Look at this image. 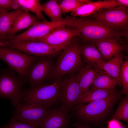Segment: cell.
I'll return each mask as SVG.
<instances>
[{
    "instance_id": "3957f363",
    "label": "cell",
    "mask_w": 128,
    "mask_h": 128,
    "mask_svg": "<svg viewBox=\"0 0 128 128\" xmlns=\"http://www.w3.org/2000/svg\"><path fill=\"white\" fill-rule=\"evenodd\" d=\"M122 93L117 91L106 97L97 100L87 104H78L73 110L75 116L82 122H87L98 120L112 108Z\"/></svg>"
},
{
    "instance_id": "52a82bcc",
    "label": "cell",
    "mask_w": 128,
    "mask_h": 128,
    "mask_svg": "<svg viewBox=\"0 0 128 128\" xmlns=\"http://www.w3.org/2000/svg\"><path fill=\"white\" fill-rule=\"evenodd\" d=\"M25 81L9 68L2 69L0 73V98L20 103L23 97V87Z\"/></svg>"
},
{
    "instance_id": "5b68a950",
    "label": "cell",
    "mask_w": 128,
    "mask_h": 128,
    "mask_svg": "<svg viewBox=\"0 0 128 128\" xmlns=\"http://www.w3.org/2000/svg\"><path fill=\"white\" fill-rule=\"evenodd\" d=\"M14 107L12 118L23 122L35 128H39L43 120L50 112L51 107L40 103L25 104L11 103Z\"/></svg>"
},
{
    "instance_id": "ffe728a7",
    "label": "cell",
    "mask_w": 128,
    "mask_h": 128,
    "mask_svg": "<svg viewBox=\"0 0 128 128\" xmlns=\"http://www.w3.org/2000/svg\"><path fill=\"white\" fill-rule=\"evenodd\" d=\"M22 10L19 8L8 12H0V42L7 41L6 36L13 26L17 16Z\"/></svg>"
},
{
    "instance_id": "836d02e7",
    "label": "cell",
    "mask_w": 128,
    "mask_h": 128,
    "mask_svg": "<svg viewBox=\"0 0 128 128\" xmlns=\"http://www.w3.org/2000/svg\"><path fill=\"white\" fill-rule=\"evenodd\" d=\"M119 128H126L122 124Z\"/></svg>"
},
{
    "instance_id": "4dcf8cb0",
    "label": "cell",
    "mask_w": 128,
    "mask_h": 128,
    "mask_svg": "<svg viewBox=\"0 0 128 128\" xmlns=\"http://www.w3.org/2000/svg\"><path fill=\"white\" fill-rule=\"evenodd\" d=\"M122 124L118 120L113 119L109 121L108 128H119Z\"/></svg>"
},
{
    "instance_id": "ba28073f",
    "label": "cell",
    "mask_w": 128,
    "mask_h": 128,
    "mask_svg": "<svg viewBox=\"0 0 128 128\" xmlns=\"http://www.w3.org/2000/svg\"><path fill=\"white\" fill-rule=\"evenodd\" d=\"M53 57H40L29 66L25 80L30 87L45 83L46 81L52 78L55 63Z\"/></svg>"
},
{
    "instance_id": "83f0119b",
    "label": "cell",
    "mask_w": 128,
    "mask_h": 128,
    "mask_svg": "<svg viewBox=\"0 0 128 128\" xmlns=\"http://www.w3.org/2000/svg\"><path fill=\"white\" fill-rule=\"evenodd\" d=\"M119 77L123 89L122 94L127 96L128 93V60L126 58L121 65Z\"/></svg>"
},
{
    "instance_id": "cb8c5ba5",
    "label": "cell",
    "mask_w": 128,
    "mask_h": 128,
    "mask_svg": "<svg viewBox=\"0 0 128 128\" xmlns=\"http://www.w3.org/2000/svg\"><path fill=\"white\" fill-rule=\"evenodd\" d=\"M18 5L19 8L23 11H30L35 14L42 22L48 21L42 13V8L39 0H14Z\"/></svg>"
},
{
    "instance_id": "6da1fadb",
    "label": "cell",
    "mask_w": 128,
    "mask_h": 128,
    "mask_svg": "<svg viewBox=\"0 0 128 128\" xmlns=\"http://www.w3.org/2000/svg\"><path fill=\"white\" fill-rule=\"evenodd\" d=\"M65 25L77 30L80 37L85 42L96 41L111 38H126L124 35L114 31L99 21L90 18H77L67 16L64 18Z\"/></svg>"
},
{
    "instance_id": "30bf717a",
    "label": "cell",
    "mask_w": 128,
    "mask_h": 128,
    "mask_svg": "<svg viewBox=\"0 0 128 128\" xmlns=\"http://www.w3.org/2000/svg\"><path fill=\"white\" fill-rule=\"evenodd\" d=\"M70 74L62 80L59 97L61 104L60 107L68 113L73 110L77 105L80 94L79 81L76 73Z\"/></svg>"
},
{
    "instance_id": "44dd1931",
    "label": "cell",
    "mask_w": 128,
    "mask_h": 128,
    "mask_svg": "<svg viewBox=\"0 0 128 128\" xmlns=\"http://www.w3.org/2000/svg\"><path fill=\"white\" fill-rule=\"evenodd\" d=\"M117 84L120 85L118 81L112 78L106 72L100 69L89 90H114Z\"/></svg>"
},
{
    "instance_id": "8992f818",
    "label": "cell",
    "mask_w": 128,
    "mask_h": 128,
    "mask_svg": "<svg viewBox=\"0 0 128 128\" xmlns=\"http://www.w3.org/2000/svg\"><path fill=\"white\" fill-rule=\"evenodd\" d=\"M128 7L119 6L105 9L89 16L128 37Z\"/></svg>"
},
{
    "instance_id": "7a4b0ae2",
    "label": "cell",
    "mask_w": 128,
    "mask_h": 128,
    "mask_svg": "<svg viewBox=\"0 0 128 128\" xmlns=\"http://www.w3.org/2000/svg\"><path fill=\"white\" fill-rule=\"evenodd\" d=\"M80 46L77 40L74 39L59 53L52 78L56 80L67 73L77 72L82 68Z\"/></svg>"
},
{
    "instance_id": "f546056e",
    "label": "cell",
    "mask_w": 128,
    "mask_h": 128,
    "mask_svg": "<svg viewBox=\"0 0 128 128\" xmlns=\"http://www.w3.org/2000/svg\"><path fill=\"white\" fill-rule=\"evenodd\" d=\"M18 8V5L14 0H0V12H8Z\"/></svg>"
},
{
    "instance_id": "ac0fdd59",
    "label": "cell",
    "mask_w": 128,
    "mask_h": 128,
    "mask_svg": "<svg viewBox=\"0 0 128 128\" xmlns=\"http://www.w3.org/2000/svg\"><path fill=\"white\" fill-rule=\"evenodd\" d=\"M100 69L97 66L88 65L82 68L77 71L76 75L80 89L79 98L89 90Z\"/></svg>"
},
{
    "instance_id": "8fae6325",
    "label": "cell",
    "mask_w": 128,
    "mask_h": 128,
    "mask_svg": "<svg viewBox=\"0 0 128 128\" xmlns=\"http://www.w3.org/2000/svg\"><path fill=\"white\" fill-rule=\"evenodd\" d=\"M80 36L78 30L64 26L56 28L43 37L32 41L46 43L60 52L74 39L75 37Z\"/></svg>"
},
{
    "instance_id": "484cf974",
    "label": "cell",
    "mask_w": 128,
    "mask_h": 128,
    "mask_svg": "<svg viewBox=\"0 0 128 128\" xmlns=\"http://www.w3.org/2000/svg\"><path fill=\"white\" fill-rule=\"evenodd\" d=\"M89 0H58L61 14L76 10L79 7L89 3Z\"/></svg>"
},
{
    "instance_id": "603a6c76",
    "label": "cell",
    "mask_w": 128,
    "mask_h": 128,
    "mask_svg": "<svg viewBox=\"0 0 128 128\" xmlns=\"http://www.w3.org/2000/svg\"><path fill=\"white\" fill-rule=\"evenodd\" d=\"M116 91L101 89L89 90L79 99L78 104H84L105 98Z\"/></svg>"
},
{
    "instance_id": "e0dca14e",
    "label": "cell",
    "mask_w": 128,
    "mask_h": 128,
    "mask_svg": "<svg viewBox=\"0 0 128 128\" xmlns=\"http://www.w3.org/2000/svg\"><path fill=\"white\" fill-rule=\"evenodd\" d=\"M36 15H32L29 11L22 10L17 16L13 26L6 36L8 41L21 31L40 22Z\"/></svg>"
},
{
    "instance_id": "5bb4252c",
    "label": "cell",
    "mask_w": 128,
    "mask_h": 128,
    "mask_svg": "<svg viewBox=\"0 0 128 128\" xmlns=\"http://www.w3.org/2000/svg\"><path fill=\"white\" fill-rule=\"evenodd\" d=\"M71 117L60 106L52 108L39 128H70Z\"/></svg>"
},
{
    "instance_id": "4fadbf2b",
    "label": "cell",
    "mask_w": 128,
    "mask_h": 128,
    "mask_svg": "<svg viewBox=\"0 0 128 128\" xmlns=\"http://www.w3.org/2000/svg\"><path fill=\"white\" fill-rule=\"evenodd\" d=\"M61 26L60 21L39 22L23 32L15 35L7 42H19L41 38L47 35L54 29Z\"/></svg>"
},
{
    "instance_id": "277c9868",
    "label": "cell",
    "mask_w": 128,
    "mask_h": 128,
    "mask_svg": "<svg viewBox=\"0 0 128 128\" xmlns=\"http://www.w3.org/2000/svg\"><path fill=\"white\" fill-rule=\"evenodd\" d=\"M61 78L53 83H43L24 90L22 103H40L51 107L59 100Z\"/></svg>"
},
{
    "instance_id": "d6a6232c",
    "label": "cell",
    "mask_w": 128,
    "mask_h": 128,
    "mask_svg": "<svg viewBox=\"0 0 128 128\" xmlns=\"http://www.w3.org/2000/svg\"><path fill=\"white\" fill-rule=\"evenodd\" d=\"M118 6L128 7V0H116Z\"/></svg>"
},
{
    "instance_id": "d4e9b609",
    "label": "cell",
    "mask_w": 128,
    "mask_h": 128,
    "mask_svg": "<svg viewBox=\"0 0 128 128\" xmlns=\"http://www.w3.org/2000/svg\"><path fill=\"white\" fill-rule=\"evenodd\" d=\"M58 0H50L41 5L42 11L51 19L52 21L57 22L62 20Z\"/></svg>"
},
{
    "instance_id": "4316f807",
    "label": "cell",
    "mask_w": 128,
    "mask_h": 128,
    "mask_svg": "<svg viewBox=\"0 0 128 128\" xmlns=\"http://www.w3.org/2000/svg\"><path fill=\"white\" fill-rule=\"evenodd\" d=\"M113 119L128 121V97L127 96L119 104L113 116Z\"/></svg>"
},
{
    "instance_id": "9a60e30c",
    "label": "cell",
    "mask_w": 128,
    "mask_h": 128,
    "mask_svg": "<svg viewBox=\"0 0 128 128\" xmlns=\"http://www.w3.org/2000/svg\"><path fill=\"white\" fill-rule=\"evenodd\" d=\"M121 39L111 38L93 43L105 61L109 60L119 52L128 50L127 45L121 43Z\"/></svg>"
},
{
    "instance_id": "d6986e66",
    "label": "cell",
    "mask_w": 128,
    "mask_h": 128,
    "mask_svg": "<svg viewBox=\"0 0 128 128\" xmlns=\"http://www.w3.org/2000/svg\"><path fill=\"white\" fill-rule=\"evenodd\" d=\"M80 51L84 62L88 65L95 66L100 69L106 61L93 43L80 46Z\"/></svg>"
},
{
    "instance_id": "1f68e13d",
    "label": "cell",
    "mask_w": 128,
    "mask_h": 128,
    "mask_svg": "<svg viewBox=\"0 0 128 128\" xmlns=\"http://www.w3.org/2000/svg\"><path fill=\"white\" fill-rule=\"evenodd\" d=\"M72 126L75 128H90L87 124H83L80 123H74L73 124Z\"/></svg>"
},
{
    "instance_id": "7402d4cb",
    "label": "cell",
    "mask_w": 128,
    "mask_h": 128,
    "mask_svg": "<svg viewBox=\"0 0 128 128\" xmlns=\"http://www.w3.org/2000/svg\"><path fill=\"white\" fill-rule=\"evenodd\" d=\"M123 52L117 54L109 60L103 64L101 69L106 72L112 78L116 80L120 85L121 83L119 77L120 69L123 62Z\"/></svg>"
},
{
    "instance_id": "9c48e42d",
    "label": "cell",
    "mask_w": 128,
    "mask_h": 128,
    "mask_svg": "<svg viewBox=\"0 0 128 128\" xmlns=\"http://www.w3.org/2000/svg\"><path fill=\"white\" fill-rule=\"evenodd\" d=\"M40 57L29 55L13 48L0 46V59L25 80L28 67Z\"/></svg>"
},
{
    "instance_id": "2e32d148",
    "label": "cell",
    "mask_w": 128,
    "mask_h": 128,
    "mask_svg": "<svg viewBox=\"0 0 128 128\" xmlns=\"http://www.w3.org/2000/svg\"><path fill=\"white\" fill-rule=\"evenodd\" d=\"M117 6L116 0H100L93 2L91 1L72 12L71 14L73 17L89 16L97 12Z\"/></svg>"
},
{
    "instance_id": "f1b7e54d",
    "label": "cell",
    "mask_w": 128,
    "mask_h": 128,
    "mask_svg": "<svg viewBox=\"0 0 128 128\" xmlns=\"http://www.w3.org/2000/svg\"><path fill=\"white\" fill-rule=\"evenodd\" d=\"M0 128H35L25 122L21 121L12 118L8 123Z\"/></svg>"
},
{
    "instance_id": "7c38bea8",
    "label": "cell",
    "mask_w": 128,
    "mask_h": 128,
    "mask_svg": "<svg viewBox=\"0 0 128 128\" xmlns=\"http://www.w3.org/2000/svg\"><path fill=\"white\" fill-rule=\"evenodd\" d=\"M0 46L13 48L27 55L35 56H47L53 57L59 52L47 44L32 41L19 42H6L1 43Z\"/></svg>"
}]
</instances>
